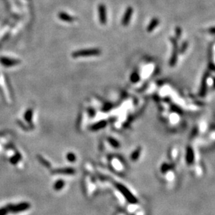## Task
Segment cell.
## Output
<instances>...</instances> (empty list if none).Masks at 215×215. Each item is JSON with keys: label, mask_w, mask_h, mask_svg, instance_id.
<instances>
[{"label": "cell", "mask_w": 215, "mask_h": 215, "mask_svg": "<svg viewBox=\"0 0 215 215\" xmlns=\"http://www.w3.org/2000/svg\"><path fill=\"white\" fill-rule=\"evenodd\" d=\"M98 13H99V18L100 22L101 24L105 25L107 22V9L105 5L100 4L98 6Z\"/></svg>", "instance_id": "cell-4"}, {"label": "cell", "mask_w": 215, "mask_h": 215, "mask_svg": "<svg viewBox=\"0 0 215 215\" xmlns=\"http://www.w3.org/2000/svg\"><path fill=\"white\" fill-rule=\"evenodd\" d=\"M29 208H30V204L29 203L24 202V203H19L16 205L8 206V210L12 212H15V213H18V212L25 211V210H28Z\"/></svg>", "instance_id": "cell-3"}, {"label": "cell", "mask_w": 215, "mask_h": 215, "mask_svg": "<svg viewBox=\"0 0 215 215\" xmlns=\"http://www.w3.org/2000/svg\"><path fill=\"white\" fill-rule=\"evenodd\" d=\"M63 185H64V182H63V181L59 180V181H57L56 183H55L54 189H56V190H59V189H61V188H62V187H63Z\"/></svg>", "instance_id": "cell-10"}, {"label": "cell", "mask_w": 215, "mask_h": 215, "mask_svg": "<svg viewBox=\"0 0 215 215\" xmlns=\"http://www.w3.org/2000/svg\"><path fill=\"white\" fill-rule=\"evenodd\" d=\"M10 161H11V162H12L13 164H16L17 161H18V160H17L16 157H14L13 158H12L11 159H10Z\"/></svg>", "instance_id": "cell-14"}, {"label": "cell", "mask_w": 215, "mask_h": 215, "mask_svg": "<svg viewBox=\"0 0 215 215\" xmlns=\"http://www.w3.org/2000/svg\"><path fill=\"white\" fill-rule=\"evenodd\" d=\"M59 18L61 20L65 22H72L74 20V18L71 15L65 12H61L58 14Z\"/></svg>", "instance_id": "cell-7"}, {"label": "cell", "mask_w": 215, "mask_h": 215, "mask_svg": "<svg viewBox=\"0 0 215 215\" xmlns=\"http://www.w3.org/2000/svg\"><path fill=\"white\" fill-rule=\"evenodd\" d=\"M32 116H33V111L32 109L27 110L25 114V118L26 119L27 122L31 123L32 121Z\"/></svg>", "instance_id": "cell-9"}, {"label": "cell", "mask_w": 215, "mask_h": 215, "mask_svg": "<svg viewBox=\"0 0 215 215\" xmlns=\"http://www.w3.org/2000/svg\"><path fill=\"white\" fill-rule=\"evenodd\" d=\"M171 40H172V42H173V54H172L171 60V62H170V64H171L172 66H173V65L175 64L176 61H177V58H178V45H177V42H176L175 38H171Z\"/></svg>", "instance_id": "cell-6"}, {"label": "cell", "mask_w": 215, "mask_h": 215, "mask_svg": "<svg viewBox=\"0 0 215 215\" xmlns=\"http://www.w3.org/2000/svg\"><path fill=\"white\" fill-rule=\"evenodd\" d=\"M132 14H133V8L132 7L127 8V10H125L124 16H123L122 19L123 25L127 26V25L129 24V22H130L132 16Z\"/></svg>", "instance_id": "cell-5"}, {"label": "cell", "mask_w": 215, "mask_h": 215, "mask_svg": "<svg viewBox=\"0 0 215 215\" xmlns=\"http://www.w3.org/2000/svg\"><path fill=\"white\" fill-rule=\"evenodd\" d=\"M8 211L7 208H1L0 209V215H5Z\"/></svg>", "instance_id": "cell-13"}, {"label": "cell", "mask_w": 215, "mask_h": 215, "mask_svg": "<svg viewBox=\"0 0 215 215\" xmlns=\"http://www.w3.org/2000/svg\"><path fill=\"white\" fill-rule=\"evenodd\" d=\"M159 20L157 18H153L152 20H151V22H150V24H149V25L148 26V28H147V31H148V32H151V31H153L154 29L156 28L157 25H159Z\"/></svg>", "instance_id": "cell-8"}, {"label": "cell", "mask_w": 215, "mask_h": 215, "mask_svg": "<svg viewBox=\"0 0 215 215\" xmlns=\"http://www.w3.org/2000/svg\"><path fill=\"white\" fill-rule=\"evenodd\" d=\"M132 77H131V80L132 81V82H136V81L139 80V74H137V73H134L132 74Z\"/></svg>", "instance_id": "cell-12"}, {"label": "cell", "mask_w": 215, "mask_h": 215, "mask_svg": "<svg viewBox=\"0 0 215 215\" xmlns=\"http://www.w3.org/2000/svg\"><path fill=\"white\" fill-rule=\"evenodd\" d=\"M21 61L17 59L10 58L7 57H0V63L4 67H13L16 65L20 64Z\"/></svg>", "instance_id": "cell-2"}, {"label": "cell", "mask_w": 215, "mask_h": 215, "mask_svg": "<svg viewBox=\"0 0 215 215\" xmlns=\"http://www.w3.org/2000/svg\"><path fill=\"white\" fill-rule=\"evenodd\" d=\"M101 54L100 50L97 48L88 49V50H82L75 51L72 53V56L74 58H79V57H89L98 56Z\"/></svg>", "instance_id": "cell-1"}, {"label": "cell", "mask_w": 215, "mask_h": 215, "mask_svg": "<svg viewBox=\"0 0 215 215\" xmlns=\"http://www.w3.org/2000/svg\"><path fill=\"white\" fill-rule=\"evenodd\" d=\"M38 159H39L40 162L41 164H43L45 167H50V163H49L48 161L46 160V159H45L43 157H41V156H40V155H38Z\"/></svg>", "instance_id": "cell-11"}]
</instances>
